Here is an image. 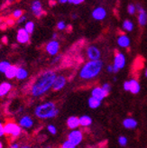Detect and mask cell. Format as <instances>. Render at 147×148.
Segmentation results:
<instances>
[{"label": "cell", "instance_id": "6da1fadb", "mask_svg": "<svg viewBox=\"0 0 147 148\" xmlns=\"http://www.w3.org/2000/svg\"><path fill=\"white\" fill-rule=\"evenodd\" d=\"M57 75L53 71H46L36 79L31 87V95L34 97H41L53 88V82Z\"/></svg>", "mask_w": 147, "mask_h": 148}, {"label": "cell", "instance_id": "7a4b0ae2", "mask_svg": "<svg viewBox=\"0 0 147 148\" xmlns=\"http://www.w3.org/2000/svg\"><path fill=\"white\" fill-rule=\"evenodd\" d=\"M103 62L100 60H90L82 66L79 71V77L82 79H92L100 73Z\"/></svg>", "mask_w": 147, "mask_h": 148}, {"label": "cell", "instance_id": "3957f363", "mask_svg": "<svg viewBox=\"0 0 147 148\" xmlns=\"http://www.w3.org/2000/svg\"><path fill=\"white\" fill-rule=\"evenodd\" d=\"M34 115L41 119L53 118L59 115V109L51 101H48L39 105L34 109Z\"/></svg>", "mask_w": 147, "mask_h": 148}, {"label": "cell", "instance_id": "277c9868", "mask_svg": "<svg viewBox=\"0 0 147 148\" xmlns=\"http://www.w3.org/2000/svg\"><path fill=\"white\" fill-rule=\"evenodd\" d=\"M5 133L7 136L16 138L22 134V127L19 124L14 122H7L6 124H5Z\"/></svg>", "mask_w": 147, "mask_h": 148}, {"label": "cell", "instance_id": "5b68a950", "mask_svg": "<svg viewBox=\"0 0 147 148\" xmlns=\"http://www.w3.org/2000/svg\"><path fill=\"white\" fill-rule=\"evenodd\" d=\"M82 139H83L82 132L79 131L78 128L72 129V131H70V134L68 135V140L70 141L75 146H78L80 143H81Z\"/></svg>", "mask_w": 147, "mask_h": 148}, {"label": "cell", "instance_id": "8992f818", "mask_svg": "<svg viewBox=\"0 0 147 148\" xmlns=\"http://www.w3.org/2000/svg\"><path fill=\"white\" fill-rule=\"evenodd\" d=\"M45 50L47 53L50 54L51 56H55L59 53V50H60V42L56 39H53L46 44Z\"/></svg>", "mask_w": 147, "mask_h": 148}, {"label": "cell", "instance_id": "52a82bcc", "mask_svg": "<svg viewBox=\"0 0 147 148\" xmlns=\"http://www.w3.org/2000/svg\"><path fill=\"white\" fill-rule=\"evenodd\" d=\"M16 40L19 43H27L30 41V34H29L25 27L24 28H20L18 29L17 34H16Z\"/></svg>", "mask_w": 147, "mask_h": 148}, {"label": "cell", "instance_id": "ba28073f", "mask_svg": "<svg viewBox=\"0 0 147 148\" xmlns=\"http://www.w3.org/2000/svg\"><path fill=\"white\" fill-rule=\"evenodd\" d=\"M87 56L90 60H99L101 57V53L98 47L91 45L87 49Z\"/></svg>", "mask_w": 147, "mask_h": 148}, {"label": "cell", "instance_id": "9c48e42d", "mask_svg": "<svg viewBox=\"0 0 147 148\" xmlns=\"http://www.w3.org/2000/svg\"><path fill=\"white\" fill-rule=\"evenodd\" d=\"M136 11L138 12V24L140 26H144L147 24V13L140 5H136Z\"/></svg>", "mask_w": 147, "mask_h": 148}, {"label": "cell", "instance_id": "30bf717a", "mask_svg": "<svg viewBox=\"0 0 147 148\" xmlns=\"http://www.w3.org/2000/svg\"><path fill=\"white\" fill-rule=\"evenodd\" d=\"M92 17L95 20H98V21H101V20H104L107 16V11L104 7L102 6H98L97 8H95L92 11Z\"/></svg>", "mask_w": 147, "mask_h": 148}, {"label": "cell", "instance_id": "8fae6325", "mask_svg": "<svg viewBox=\"0 0 147 148\" xmlns=\"http://www.w3.org/2000/svg\"><path fill=\"white\" fill-rule=\"evenodd\" d=\"M22 128H25V129H30L33 127L34 125V120L33 118L30 116H23L20 119H19V123H18Z\"/></svg>", "mask_w": 147, "mask_h": 148}, {"label": "cell", "instance_id": "7c38bea8", "mask_svg": "<svg viewBox=\"0 0 147 148\" xmlns=\"http://www.w3.org/2000/svg\"><path fill=\"white\" fill-rule=\"evenodd\" d=\"M66 82H67V79H66V78L64 76H62V75L57 76L54 80V82H53V90L55 91L62 90L66 85Z\"/></svg>", "mask_w": 147, "mask_h": 148}, {"label": "cell", "instance_id": "4fadbf2b", "mask_svg": "<svg viewBox=\"0 0 147 148\" xmlns=\"http://www.w3.org/2000/svg\"><path fill=\"white\" fill-rule=\"evenodd\" d=\"M31 10L36 17L42 16L43 14V10H42L41 1H39V0H34V1H33L31 5Z\"/></svg>", "mask_w": 147, "mask_h": 148}, {"label": "cell", "instance_id": "5bb4252c", "mask_svg": "<svg viewBox=\"0 0 147 148\" xmlns=\"http://www.w3.org/2000/svg\"><path fill=\"white\" fill-rule=\"evenodd\" d=\"M107 95H108V93L106 92L104 90V88H103L102 87H96L91 90V96H92V97L96 98V99H99L101 101L104 99Z\"/></svg>", "mask_w": 147, "mask_h": 148}, {"label": "cell", "instance_id": "9a60e30c", "mask_svg": "<svg viewBox=\"0 0 147 148\" xmlns=\"http://www.w3.org/2000/svg\"><path fill=\"white\" fill-rule=\"evenodd\" d=\"M126 56H124L123 53H118L116 54L113 65H115L116 67H117L119 70H121V69H123L124 67V66H126Z\"/></svg>", "mask_w": 147, "mask_h": 148}, {"label": "cell", "instance_id": "2e32d148", "mask_svg": "<svg viewBox=\"0 0 147 148\" xmlns=\"http://www.w3.org/2000/svg\"><path fill=\"white\" fill-rule=\"evenodd\" d=\"M129 83H130V87H129V91L134 94V95H136L138 94L139 92H140L141 90V86L140 84H139V82L135 79H132L129 80Z\"/></svg>", "mask_w": 147, "mask_h": 148}, {"label": "cell", "instance_id": "e0dca14e", "mask_svg": "<svg viewBox=\"0 0 147 148\" xmlns=\"http://www.w3.org/2000/svg\"><path fill=\"white\" fill-rule=\"evenodd\" d=\"M138 125V122L133 117H127L123 121V127L126 129H135Z\"/></svg>", "mask_w": 147, "mask_h": 148}, {"label": "cell", "instance_id": "ac0fdd59", "mask_svg": "<svg viewBox=\"0 0 147 148\" xmlns=\"http://www.w3.org/2000/svg\"><path fill=\"white\" fill-rule=\"evenodd\" d=\"M79 125V118L75 116H71L67 119V127L71 130L78 128Z\"/></svg>", "mask_w": 147, "mask_h": 148}, {"label": "cell", "instance_id": "d6986e66", "mask_svg": "<svg viewBox=\"0 0 147 148\" xmlns=\"http://www.w3.org/2000/svg\"><path fill=\"white\" fill-rule=\"evenodd\" d=\"M130 39L129 37L126 34H123V35H120L118 37V39H117V44H118V46L121 47V48H127L130 46Z\"/></svg>", "mask_w": 147, "mask_h": 148}, {"label": "cell", "instance_id": "ffe728a7", "mask_svg": "<svg viewBox=\"0 0 147 148\" xmlns=\"http://www.w3.org/2000/svg\"><path fill=\"white\" fill-rule=\"evenodd\" d=\"M12 90V84L5 81L0 84V97H5Z\"/></svg>", "mask_w": 147, "mask_h": 148}, {"label": "cell", "instance_id": "44dd1931", "mask_svg": "<svg viewBox=\"0 0 147 148\" xmlns=\"http://www.w3.org/2000/svg\"><path fill=\"white\" fill-rule=\"evenodd\" d=\"M17 70L18 67L16 65H10V67L6 70V71L5 72V76L8 79H12L16 77V73H17Z\"/></svg>", "mask_w": 147, "mask_h": 148}, {"label": "cell", "instance_id": "7402d4cb", "mask_svg": "<svg viewBox=\"0 0 147 148\" xmlns=\"http://www.w3.org/2000/svg\"><path fill=\"white\" fill-rule=\"evenodd\" d=\"M79 118V125L80 127H88L92 124V118L88 116V115H84L81 116Z\"/></svg>", "mask_w": 147, "mask_h": 148}, {"label": "cell", "instance_id": "603a6c76", "mask_svg": "<svg viewBox=\"0 0 147 148\" xmlns=\"http://www.w3.org/2000/svg\"><path fill=\"white\" fill-rule=\"evenodd\" d=\"M88 105H89V107L92 109H96L100 107L101 105V100L96 99V98H94V97H91L88 99Z\"/></svg>", "mask_w": 147, "mask_h": 148}, {"label": "cell", "instance_id": "cb8c5ba5", "mask_svg": "<svg viewBox=\"0 0 147 148\" xmlns=\"http://www.w3.org/2000/svg\"><path fill=\"white\" fill-rule=\"evenodd\" d=\"M28 77V71L23 68V67H18L17 70V73H16V79L19 80H24Z\"/></svg>", "mask_w": 147, "mask_h": 148}, {"label": "cell", "instance_id": "d4e9b609", "mask_svg": "<svg viewBox=\"0 0 147 148\" xmlns=\"http://www.w3.org/2000/svg\"><path fill=\"white\" fill-rule=\"evenodd\" d=\"M134 24L133 22L130 21V20H124V23H123V29L124 31H127V32H132L134 30Z\"/></svg>", "mask_w": 147, "mask_h": 148}, {"label": "cell", "instance_id": "484cf974", "mask_svg": "<svg viewBox=\"0 0 147 148\" xmlns=\"http://www.w3.org/2000/svg\"><path fill=\"white\" fill-rule=\"evenodd\" d=\"M34 27H35V25H34V23L33 21H27L26 23H25V29L30 34L34 33Z\"/></svg>", "mask_w": 147, "mask_h": 148}, {"label": "cell", "instance_id": "4316f807", "mask_svg": "<svg viewBox=\"0 0 147 148\" xmlns=\"http://www.w3.org/2000/svg\"><path fill=\"white\" fill-rule=\"evenodd\" d=\"M11 63L7 61H3V62H0V72L5 73L6 71V70L10 67Z\"/></svg>", "mask_w": 147, "mask_h": 148}, {"label": "cell", "instance_id": "83f0119b", "mask_svg": "<svg viewBox=\"0 0 147 148\" xmlns=\"http://www.w3.org/2000/svg\"><path fill=\"white\" fill-rule=\"evenodd\" d=\"M117 142H118V144L121 145V146H126L128 143V140H127V137L124 136H121L118 137V140H117Z\"/></svg>", "mask_w": 147, "mask_h": 148}, {"label": "cell", "instance_id": "f1b7e54d", "mask_svg": "<svg viewBox=\"0 0 147 148\" xmlns=\"http://www.w3.org/2000/svg\"><path fill=\"white\" fill-rule=\"evenodd\" d=\"M22 16H23V11L20 10V9H16L13 12V14H12V16H13L14 19H18Z\"/></svg>", "mask_w": 147, "mask_h": 148}, {"label": "cell", "instance_id": "f546056e", "mask_svg": "<svg viewBox=\"0 0 147 148\" xmlns=\"http://www.w3.org/2000/svg\"><path fill=\"white\" fill-rule=\"evenodd\" d=\"M127 12L130 14H135V12H136V5H135L134 4H130L127 6Z\"/></svg>", "mask_w": 147, "mask_h": 148}, {"label": "cell", "instance_id": "4dcf8cb0", "mask_svg": "<svg viewBox=\"0 0 147 148\" xmlns=\"http://www.w3.org/2000/svg\"><path fill=\"white\" fill-rule=\"evenodd\" d=\"M47 130L48 132L50 133V134L51 135H56L57 134V128L55 125H49L48 127H47Z\"/></svg>", "mask_w": 147, "mask_h": 148}, {"label": "cell", "instance_id": "1f68e13d", "mask_svg": "<svg viewBox=\"0 0 147 148\" xmlns=\"http://www.w3.org/2000/svg\"><path fill=\"white\" fill-rule=\"evenodd\" d=\"M62 148H75L76 146L73 145L70 141H69V140H67V141H65L62 145Z\"/></svg>", "mask_w": 147, "mask_h": 148}, {"label": "cell", "instance_id": "d6a6232c", "mask_svg": "<svg viewBox=\"0 0 147 148\" xmlns=\"http://www.w3.org/2000/svg\"><path fill=\"white\" fill-rule=\"evenodd\" d=\"M66 27H67V26H66V24H65L64 21H60L57 24V29H58V30H64Z\"/></svg>", "mask_w": 147, "mask_h": 148}, {"label": "cell", "instance_id": "836d02e7", "mask_svg": "<svg viewBox=\"0 0 147 148\" xmlns=\"http://www.w3.org/2000/svg\"><path fill=\"white\" fill-rule=\"evenodd\" d=\"M5 135V125L2 122H0V137H3Z\"/></svg>", "mask_w": 147, "mask_h": 148}, {"label": "cell", "instance_id": "e575fe53", "mask_svg": "<svg viewBox=\"0 0 147 148\" xmlns=\"http://www.w3.org/2000/svg\"><path fill=\"white\" fill-rule=\"evenodd\" d=\"M85 0H68V3L72 4V5H80L82 4Z\"/></svg>", "mask_w": 147, "mask_h": 148}, {"label": "cell", "instance_id": "d590c367", "mask_svg": "<svg viewBox=\"0 0 147 148\" xmlns=\"http://www.w3.org/2000/svg\"><path fill=\"white\" fill-rule=\"evenodd\" d=\"M102 88H104V90H105L106 92H107L108 94H109L110 90H111V87H110V85H109L108 83H104V84L102 85Z\"/></svg>", "mask_w": 147, "mask_h": 148}, {"label": "cell", "instance_id": "8d00e7d4", "mask_svg": "<svg viewBox=\"0 0 147 148\" xmlns=\"http://www.w3.org/2000/svg\"><path fill=\"white\" fill-rule=\"evenodd\" d=\"M124 90L126 91H129V87H130V83H129V80H126L124 82Z\"/></svg>", "mask_w": 147, "mask_h": 148}, {"label": "cell", "instance_id": "74e56055", "mask_svg": "<svg viewBox=\"0 0 147 148\" xmlns=\"http://www.w3.org/2000/svg\"><path fill=\"white\" fill-rule=\"evenodd\" d=\"M25 21H26V17L25 16H22L20 18L17 19V23L18 24H23V23H25Z\"/></svg>", "mask_w": 147, "mask_h": 148}, {"label": "cell", "instance_id": "f35d334b", "mask_svg": "<svg viewBox=\"0 0 147 148\" xmlns=\"http://www.w3.org/2000/svg\"><path fill=\"white\" fill-rule=\"evenodd\" d=\"M14 19H8V20H6V24L7 25H14Z\"/></svg>", "mask_w": 147, "mask_h": 148}, {"label": "cell", "instance_id": "ab89813d", "mask_svg": "<svg viewBox=\"0 0 147 148\" xmlns=\"http://www.w3.org/2000/svg\"><path fill=\"white\" fill-rule=\"evenodd\" d=\"M113 65H108L107 66V71L109 72V73H111V72H113Z\"/></svg>", "mask_w": 147, "mask_h": 148}, {"label": "cell", "instance_id": "60d3db41", "mask_svg": "<svg viewBox=\"0 0 147 148\" xmlns=\"http://www.w3.org/2000/svg\"><path fill=\"white\" fill-rule=\"evenodd\" d=\"M11 148H18L19 147V145L17 143H12L11 145H10Z\"/></svg>", "mask_w": 147, "mask_h": 148}, {"label": "cell", "instance_id": "b9f144b4", "mask_svg": "<svg viewBox=\"0 0 147 148\" xmlns=\"http://www.w3.org/2000/svg\"><path fill=\"white\" fill-rule=\"evenodd\" d=\"M60 59H61V56H57L55 59H54V60L53 61V63H56L57 62H59V61H60Z\"/></svg>", "mask_w": 147, "mask_h": 148}, {"label": "cell", "instance_id": "7bdbcfd3", "mask_svg": "<svg viewBox=\"0 0 147 148\" xmlns=\"http://www.w3.org/2000/svg\"><path fill=\"white\" fill-rule=\"evenodd\" d=\"M2 42H3L4 43H7V37H6V36H3Z\"/></svg>", "mask_w": 147, "mask_h": 148}, {"label": "cell", "instance_id": "ee69618b", "mask_svg": "<svg viewBox=\"0 0 147 148\" xmlns=\"http://www.w3.org/2000/svg\"><path fill=\"white\" fill-rule=\"evenodd\" d=\"M59 2L61 4H65V3H68V0H59Z\"/></svg>", "mask_w": 147, "mask_h": 148}, {"label": "cell", "instance_id": "f6af8a7d", "mask_svg": "<svg viewBox=\"0 0 147 148\" xmlns=\"http://www.w3.org/2000/svg\"><path fill=\"white\" fill-rule=\"evenodd\" d=\"M57 36H58V34H57L56 33L53 34V39H56V38H57Z\"/></svg>", "mask_w": 147, "mask_h": 148}, {"label": "cell", "instance_id": "bcb514c9", "mask_svg": "<svg viewBox=\"0 0 147 148\" xmlns=\"http://www.w3.org/2000/svg\"><path fill=\"white\" fill-rule=\"evenodd\" d=\"M2 24H3V20H2V18H0V27H1Z\"/></svg>", "mask_w": 147, "mask_h": 148}, {"label": "cell", "instance_id": "7dc6e473", "mask_svg": "<svg viewBox=\"0 0 147 148\" xmlns=\"http://www.w3.org/2000/svg\"><path fill=\"white\" fill-rule=\"evenodd\" d=\"M144 75H145V77L147 78V69L145 70V71H144Z\"/></svg>", "mask_w": 147, "mask_h": 148}, {"label": "cell", "instance_id": "c3c4849f", "mask_svg": "<svg viewBox=\"0 0 147 148\" xmlns=\"http://www.w3.org/2000/svg\"><path fill=\"white\" fill-rule=\"evenodd\" d=\"M3 147V144H2V142L0 141V148H2Z\"/></svg>", "mask_w": 147, "mask_h": 148}, {"label": "cell", "instance_id": "681fc988", "mask_svg": "<svg viewBox=\"0 0 147 148\" xmlns=\"http://www.w3.org/2000/svg\"><path fill=\"white\" fill-rule=\"evenodd\" d=\"M9 2H14V1H16V0H8Z\"/></svg>", "mask_w": 147, "mask_h": 148}]
</instances>
